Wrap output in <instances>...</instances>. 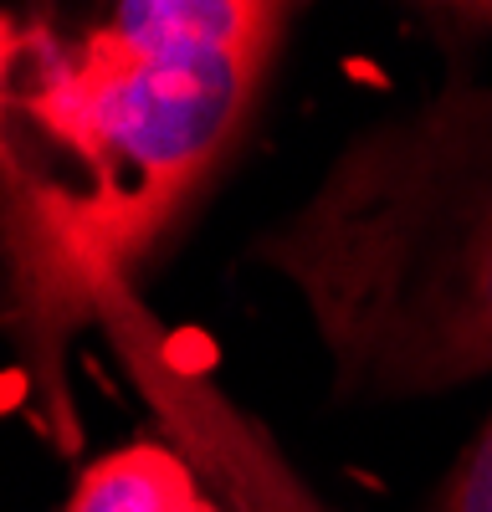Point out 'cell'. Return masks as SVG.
I'll list each match as a JSON object with an SVG mask.
<instances>
[{
    "instance_id": "cell-2",
    "label": "cell",
    "mask_w": 492,
    "mask_h": 512,
    "mask_svg": "<svg viewBox=\"0 0 492 512\" xmlns=\"http://www.w3.org/2000/svg\"><path fill=\"white\" fill-rule=\"evenodd\" d=\"M287 6H118L72 57H52L31 118L88 169L67 241L98 262L139 256L236 144L282 47Z\"/></svg>"
},
{
    "instance_id": "cell-5",
    "label": "cell",
    "mask_w": 492,
    "mask_h": 512,
    "mask_svg": "<svg viewBox=\"0 0 492 512\" xmlns=\"http://www.w3.org/2000/svg\"><path fill=\"white\" fill-rule=\"evenodd\" d=\"M16 62V41H11V26L0 21V113H6V72ZM0 169H11V149H6V128H0Z\"/></svg>"
},
{
    "instance_id": "cell-3",
    "label": "cell",
    "mask_w": 492,
    "mask_h": 512,
    "mask_svg": "<svg viewBox=\"0 0 492 512\" xmlns=\"http://www.w3.org/2000/svg\"><path fill=\"white\" fill-rule=\"evenodd\" d=\"M185 492H195L185 461L170 446L139 441L93 461L82 472L67 512H170Z\"/></svg>"
},
{
    "instance_id": "cell-1",
    "label": "cell",
    "mask_w": 492,
    "mask_h": 512,
    "mask_svg": "<svg viewBox=\"0 0 492 512\" xmlns=\"http://www.w3.org/2000/svg\"><path fill=\"white\" fill-rule=\"evenodd\" d=\"M257 262L308 308L339 400L492 374V82L359 128Z\"/></svg>"
},
{
    "instance_id": "cell-4",
    "label": "cell",
    "mask_w": 492,
    "mask_h": 512,
    "mask_svg": "<svg viewBox=\"0 0 492 512\" xmlns=\"http://www.w3.org/2000/svg\"><path fill=\"white\" fill-rule=\"evenodd\" d=\"M431 512H492V420L467 441L457 466L446 472Z\"/></svg>"
},
{
    "instance_id": "cell-6",
    "label": "cell",
    "mask_w": 492,
    "mask_h": 512,
    "mask_svg": "<svg viewBox=\"0 0 492 512\" xmlns=\"http://www.w3.org/2000/svg\"><path fill=\"white\" fill-rule=\"evenodd\" d=\"M170 512H211V502H205V497H195V492H185Z\"/></svg>"
}]
</instances>
